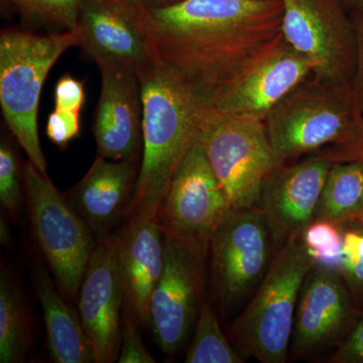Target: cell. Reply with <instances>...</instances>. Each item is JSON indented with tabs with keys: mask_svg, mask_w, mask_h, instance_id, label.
Here are the masks:
<instances>
[{
	"mask_svg": "<svg viewBox=\"0 0 363 363\" xmlns=\"http://www.w3.org/2000/svg\"><path fill=\"white\" fill-rule=\"evenodd\" d=\"M80 133V112L56 108L48 118L47 135L59 149L65 150Z\"/></svg>",
	"mask_w": 363,
	"mask_h": 363,
	"instance_id": "f1b7e54d",
	"label": "cell"
},
{
	"mask_svg": "<svg viewBox=\"0 0 363 363\" xmlns=\"http://www.w3.org/2000/svg\"><path fill=\"white\" fill-rule=\"evenodd\" d=\"M33 283L42 306L50 357L56 363L94 362V352L79 312L72 309L49 272L35 267Z\"/></svg>",
	"mask_w": 363,
	"mask_h": 363,
	"instance_id": "ffe728a7",
	"label": "cell"
},
{
	"mask_svg": "<svg viewBox=\"0 0 363 363\" xmlns=\"http://www.w3.org/2000/svg\"><path fill=\"white\" fill-rule=\"evenodd\" d=\"M345 9L354 11V13H363V0H337Z\"/></svg>",
	"mask_w": 363,
	"mask_h": 363,
	"instance_id": "d590c367",
	"label": "cell"
},
{
	"mask_svg": "<svg viewBox=\"0 0 363 363\" xmlns=\"http://www.w3.org/2000/svg\"><path fill=\"white\" fill-rule=\"evenodd\" d=\"M81 30L52 35L7 28L0 35V105L9 130L28 161L47 174L38 130L40 93L60 57L80 45Z\"/></svg>",
	"mask_w": 363,
	"mask_h": 363,
	"instance_id": "3957f363",
	"label": "cell"
},
{
	"mask_svg": "<svg viewBox=\"0 0 363 363\" xmlns=\"http://www.w3.org/2000/svg\"><path fill=\"white\" fill-rule=\"evenodd\" d=\"M313 70L311 62L281 33L218 86L206 104L219 113L264 121L281 100L312 77Z\"/></svg>",
	"mask_w": 363,
	"mask_h": 363,
	"instance_id": "30bf717a",
	"label": "cell"
},
{
	"mask_svg": "<svg viewBox=\"0 0 363 363\" xmlns=\"http://www.w3.org/2000/svg\"><path fill=\"white\" fill-rule=\"evenodd\" d=\"M78 26L79 45L98 66L138 72L159 58L147 7L135 0H81Z\"/></svg>",
	"mask_w": 363,
	"mask_h": 363,
	"instance_id": "4fadbf2b",
	"label": "cell"
},
{
	"mask_svg": "<svg viewBox=\"0 0 363 363\" xmlns=\"http://www.w3.org/2000/svg\"><path fill=\"white\" fill-rule=\"evenodd\" d=\"M23 169L25 198L38 247L60 292L67 300H77L97 240L47 174L30 161Z\"/></svg>",
	"mask_w": 363,
	"mask_h": 363,
	"instance_id": "8992f818",
	"label": "cell"
},
{
	"mask_svg": "<svg viewBox=\"0 0 363 363\" xmlns=\"http://www.w3.org/2000/svg\"><path fill=\"white\" fill-rule=\"evenodd\" d=\"M352 86L306 80L266 117L264 123L278 166L321 149L355 142L362 123Z\"/></svg>",
	"mask_w": 363,
	"mask_h": 363,
	"instance_id": "277c9868",
	"label": "cell"
},
{
	"mask_svg": "<svg viewBox=\"0 0 363 363\" xmlns=\"http://www.w3.org/2000/svg\"><path fill=\"white\" fill-rule=\"evenodd\" d=\"M186 363H243L222 331L216 309L205 298L196 322L194 337L188 348Z\"/></svg>",
	"mask_w": 363,
	"mask_h": 363,
	"instance_id": "603a6c76",
	"label": "cell"
},
{
	"mask_svg": "<svg viewBox=\"0 0 363 363\" xmlns=\"http://www.w3.org/2000/svg\"><path fill=\"white\" fill-rule=\"evenodd\" d=\"M78 312L87 332L94 363L118 359L124 292L116 234L97 240L78 293Z\"/></svg>",
	"mask_w": 363,
	"mask_h": 363,
	"instance_id": "2e32d148",
	"label": "cell"
},
{
	"mask_svg": "<svg viewBox=\"0 0 363 363\" xmlns=\"http://www.w3.org/2000/svg\"><path fill=\"white\" fill-rule=\"evenodd\" d=\"M84 83L71 75L63 76L55 89V107L80 112L85 104Z\"/></svg>",
	"mask_w": 363,
	"mask_h": 363,
	"instance_id": "f546056e",
	"label": "cell"
},
{
	"mask_svg": "<svg viewBox=\"0 0 363 363\" xmlns=\"http://www.w3.org/2000/svg\"><path fill=\"white\" fill-rule=\"evenodd\" d=\"M301 238L316 266L338 269L343 245L342 226L314 219L306 227Z\"/></svg>",
	"mask_w": 363,
	"mask_h": 363,
	"instance_id": "cb8c5ba5",
	"label": "cell"
},
{
	"mask_svg": "<svg viewBox=\"0 0 363 363\" xmlns=\"http://www.w3.org/2000/svg\"><path fill=\"white\" fill-rule=\"evenodd\" d=\"M208 252L222 312L230 311L259 285L274 259V242L262 210H231L212 234Z\"/></svg>",
	"mask_w": 363,
	"mask_h": 363,
	"instance_id": "9c48e42d",
	"label": "cell"
},
{
	"mask_svg": "<svg viewBox=\"0 0 363 363\" xmlns=\"http://www.w3.org/2000/svg\"><path fill=\"white\" fill-rule=\"evenodd\" d=\"M138 172L136 162L97 156L84 177L64 193L97 240L126 219Z\"/></svg>",
	"mask_w": 363,
	"mask_h": 363,
	"instance_id": "ac0fdd59",
	"label": "cell"
},
{
	"mask_svg": "<svg viewBox=\"0 0 363 363\" xmlns=\"http://www.w3.org/2000/svg\"><path fill=\"white\" fill-rule=\"evenodd\" d=\"M362 313L338 269L315 264L298 297L291 341L293 359L337 347Z\"/></svg>",
	"mask_w": 363,
	"mask_h": 363,
	"instance_id": "5bb4252c",
	"label": "cell"
},
{
	"mask_svg": "<svg viewBox=\"0 0 363 363\" xmlns=\"http://www.w3.org/2000/svg\"><path fill=\"white\" fill-rule=\"evenodd\" d=\"M166 257L161 278L150 298L147 326L167 355L187 340L204 303L207 250L191 241L164 235Z\"/></svg>",
	"mask_w": 363,
	"mask_h": 363,
	"instance_id": "8fae6325",
	"label": "cell"
},
{
	"mask_svg": "<svg viewBox=\"0 0 363 363\" xmlns=\"http://www.w3.org/2000/svg\"><path fill=\"white\" fill-rule=\"evenodd\" d=\"M11 0H1L2 4L6 7L11 6Z\"/></svg>",
	"mask_w": 363,
	"mask_h": 363,
	"instance_id": "8d00e7d4",
	"label": "cell"
},
{
	"mask_svg": "<svg viewBox=\"0 0 363 363\" xmlns=\"http://www.w3.org/2000/svg\"><path fill=\"white\" fill-rule=\"evenodd\" d=\"M124 301L147 326L150 303L166 257L164 234L154 217L135 216L116 233Z\"/></svg>",
	"mask_w": 363,
	"mask_h": 363,
	"instance_id": "d6986e66",
	"label": "cell"
},
{
	"mask_svg": "<svg viewBox=\"0 0 363 363\" xmlns=\"http://www.w3.org/2000/svg\"><path fill=\"white\" fill-rule=\"evenodd\" d=\"M362 216V162H334L325 181L315 219L344 225L360 221Z\"/></svg>",
	"mask_w": 363,
	"mask_h": 363,
	"instance_id": "44dd1931",
	"label": "cell"
},
{
	"mask_svg": "<svg viewBox=\"0 0 363 363\" xmlns=\"http://www.w3.org/2000/svg\"><path fill=\"white\" fill-rule=\"evenodd\" d=\"M140 321L124 301L123 324H121V342L118 363H156L157 360L145 347L140 328Z\"/></svg>",
	"mask_w": 363,
	"mask_h": 363,
	"instance_id": "83f0119b",
	"label": "cell"
},
{
	"mask_svg": "<svg viewBox=\"0 0 363 363\" xmlns=\"http://www.w3.org/2000/svg\"><path fill=\"white\" fill-rule=\"evenodd\" d=\"M32 344V327L25 296L13 274L0 272V362L26 360Z\"/></svg>",
	"mask_w": 363,
	"mask_h": 363,
	"instance_id": "7402d4cb",
	"label": "cell"
},
{
	"mask_svg": "<svg viewBox=\"0 0 363 363\" xmlns=\"http://www.w3.org/2000/svg\"><path fill=\"white\" fill-rule=\"evenodd\" d=\"M231 210L198 140L169 183L157 223L164 235L191 241L208 252L212 234Z\"/></svg>",
	"mask_w": 363,
	"mask_h": 363,
	"instance_id": "7c38bea8",
	"label": "cell"
},
{
	"mask_svg": "<svg viewBox=\"0 0 363 363\" xmlns=\"http://www.w3.org/2000/svg\"><path fill=\"white\" fill-rule=\"evenodd\" d=\"M138 74L143 100L142 164L126 219L157 218L177 169L199 140L207 104L160 56Z\"/></svg>",
	"mask_w": 363,
	"mask_h": 363,
	"instance_id": "7a4b0ae2",
	"label": "cell"
},
{
	"mask_svg": "<svg viewBox=\"0 0 363 363\" xmlns=\"http://www.w3.org/2000/svg\"><path fill=\"white\" fill-rule=\"evenodd\" d=\"M93 133L98 156L136 162L143 152L142 88L138 72L104 64Z\"/></svg>",
	"mask_w": 363,
	"mask_h": 363,
	"instance_id": "e0dca14e",
	"label": "cell"
},
{
	"mask_svg": "<svg viewBox=\"0 0 363 363\" xmlns=\"http://www.w3.org/2000/svg\"><path fill=\"white\" fill-rule=\"evenodd\" d=\"M333 152L337 161H357L363 164V117L355 142L344 149L335 147Z\"/></svg>",
	"mask_w": 363,
	"mask_h": 363,
	"instance_id": "d6a6232c",
	"label": "cell"
},
{
	"mask_svg": "<svg viewBox=\"0 0 363 363\" xmlns=\"http://www.w3.org/2000/svg\"><path fill=\"white\" fill-rule=\"evenodd\" d=\"M314 266L301 236L274 253L250 304L229 329L241 354L262 363L286 362L298 297Z\"/></svg>",
	"mask_w": 363,
	"mask_h": 363,
	"instance_id": "5b68a950",
	"label": "cell"
},
{
	"mask_svg": "<svg viewBox=\"0 0 363 363\" xmlns=\"http://www.w3.org/2000/svg\"><path fill=\"white\" fill-rule=\"evenodd\" d=\"M81 0H11V7L28 18L64 28L78 26Z\"/></svg>",
	"mask_w": 363,
	"mask_h": 363,
	"instance_id": "4316f807",
	"label": "cell"
},
{
	"mask_svg": "<svg viewBox=\"0 0 363 363\" xmlns=\"http://www.w3.org/2000/svg\"><path fill=\"white\" fill-rule=\"evenodd\" d=\"M147 11L160 58L205 101L281 35V0H180Z\"/></svg>",
	"mask_w": 363,
	"mask_h": 363,
	"instance_id": "6da1fadb",
	"label": "cell"
},
{
	"mask_svg": "<svg viewBox=\"0 0 363 363\" xmlns=\"http://www.w3.org/2000/svg\"><path fill=\"white\" fill-rule=\"evenodd\" d=\"M11 233H9V226L6 219H4V214L0 216V241L2 245H7L11 242Z\"/></svg>",
	"mask_w": 363,
	"mask_h": 363,
	"instance_id": "e575fe53",
	"label": "cell"
},
{
	"mask_svg": "<svg viewBox=\"0 0 363 363\" xmlns=\"http://www.w3.org/2000/svg\"><path fill=\"white\" fill-rule=\"evenodd\" d=\"M358 222H362V223H363V216H362V218L360 219V221H358Z\"/></svg>",
	"mask_w": 363,
	"mask_h": 363,
	"instance_id": "74e56055",
	"label": "cell"
},
{
	"mask_svg": "<svg viewBox=\"0 0 363 363\" xmlns=\"http://www.w3.org/2000/svg\"><path fill=\"white\" fill-rule=\"evenodd\" d=\"M25 185L23 169L13 145L2 138L0 143V203L11 220L18 223L23 207Z\"/></svg>",
	"mask_w": 363,
	"mask_h": 363,
	"instance_id": "484cf974",
	"label": "cell"
},
{
	"mask_svg": "<svg viewBox=\"0 0 363 363\" xmlns=\"http://www.w3.org/2000/svg\"><path fill=\"white\" fill-rule=\"evenodd\" d=\"M199 142L231 208L257 206L264 181L279 168L264 121L227 116L207 105Z\"/></svg>",
	"mask_w": 363,
	"mask_h": 363,
	"instance_id": "52a82bcc",
	"label": "cell"
},
{
	"mask_svg": "<svg viewBox=\"0 0 363 363\" xmlns=\"http://www.w3.org/2000/svg\"><path fill=\"white\" fill-rule=\"evenodd\" d=\"M333 150L298 164H283L267 177L257 206L266 217L274 253L302 234L315 219Z\"/></svg>",
	"mask_w": 363,
	"mask_h": 363,
	"instance_id": "9a60e30c",
	"label": "cell"
},
{
	"mask_svg": "<svg viewBox=\"0 0 363 363\" xmlns=\"http://www.w3.org/2000/svg\"><path fill=\"white\" fill-rule=\"evenodd\" d=\"M142 6L147 7V9H154V7H164L171 6V4H176L180 0H135Z\"/></svg>",
	"mask_w": 363,
	"mask_h": 363,
	"instance_id": "836d02e7",
	"label": "cell"
},
{
	"mask_svg": "<svg viewBox=\"0 0 363 363\" xmlns=\"http://www.w3.org/2000/svg\"><path fill=\"white\" fill-rule=\"evenodd\" d=\"M343 245L338 271L363 312V223L344 224Z\"/></svg>",
	"mask_w": 363,
	"mask_h": 363,
	"instance_id": "d4e9b609",
	"label": "cell"
},
{
	"mask_svg": "<svg viewBox=\"0 0 363 363\" xmlns=\"http://www.w3.org/2000/svg\"><path fill=\"white\" fill-rule=\"evenodd\" d=\"M353 21L357 33V65L351 86L358 108L363 116V13H355Z\"/></svg>",
	"mask_w": 363,
	"mask_h": 363,
	"instance_id": "1f68e13d",
	"label": "cell"
},
{
	"mask_svg": "<svg viewBox=\"0 0 363 363\" xmlns=\"http://www.w3.org/2000/svg\"><path fill=\"white\" fill-rule=\"evenodd\" d=\"M281 33L314 67L313 76L352 84L357 65L354 21L337 0H281Z\"/></svg>",
	"mask_w": 363,
	"mask_h": 363,
	"instance_id": "ba28073f",
	"label": "cell"
},
{
	"mask_svg": "<svg viewBox=\"0 0 363 363\" xmlns=\"http://www.w3.org/2000/svg\"><path fill=\"white\" fill-rule=\"evenodd\" d=\"M329 363H363V313L350 333L336 347Z\"/></svg>",
	"mask_w": 363,
	"mask_h": 363,
	"instance_id": "4dcf8cb0",
	"label": "cell"
}]
</instances>
